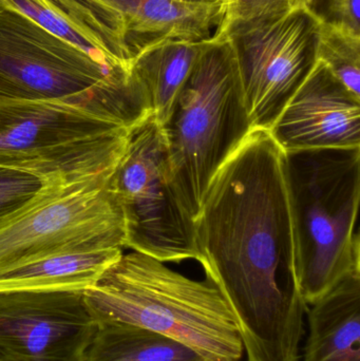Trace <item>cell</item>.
Here are the masks:
<instances>
[{"label": "cell", "instance_id": "obj_1", "mask_svg": "<svg viewBox=\"0 0 360 361\" xmlns=\"http://www.w3.org/2000/svg\"><path fill=\"white\" fill-rule=\"evenodd\" d=\"M205 274L228 299L247 361H300L306 307L295 271L285 152L254 129L194 219Z\"/></svg>", "mask_w": 360, "mask_h": 361}, {"label": "cell", "instance_id": "obj_2", "mask_svg": "<svg viewBox=\"0 0 360 361\" xmlns=\"http://www.w3.org/2000/svg\"><path fill=\"white\" fill-rule=\"evenodd\" d=\"M148 255L123 254L85 290L99 324L139 326L175 339L207 361H240L244 353L236 316L219 286L173 271Z\"/></svg>", "mask_w": 360, "mask_h": 361}, {"label": "cell", "instance_id": "obj_3", "mask_svg": "<svg viewBox=\"0 0 360 361\" xmlns=\"http://www.w3.org/2000/svg\"><path fill=\"white\" fill-rule=\"evenodd\" d=\"M295 271L306 305L360 269V147L285 152Z\"/></svg>", "mask_w": 360, "mask_h": 361}, {"label": "cell", "instance_id": "obj_4", "mask_svg": "<svg viewBox=\"0 0 360 361\" xmlns=\"http://www.w3.org/2000/svg\"><path fill=\"white\" fill-rule=\"evenodd\" d=\"M161 127L169 180L194 220L211 180L254 130L230 38L215 37L200 55Z\"/></svg>", "mask_w": 360, "mask_h": 361}, {"label": "cell", "instance_id": "obj_5", "mask_svg": "<svg viewBox=\"0 0 360 361\" xmlns=\"http://www.w3.org/2000/svg\"><path fill=\"white\" fill-rule=\"evenodd\" d=\"M0 99L71 104L130 129L151 114L131 87L129 73L99 65L1 4Z\"/></svg>", "mask_w": 360, "mask_h": 361}, {"label": "cell", "instance_id": "obj_6", "mask_svg": "<svg viewBox=\"0 0 360 361\" xmlns=\"http://www.w3.org/2000/svg\"><path fill=\"white\" fill-rule=\"evenodd\" d=\"M130 130L71 104L0 99V166L58 186L110 179Z\"/></svg>", "mask_w": 360, "mask_h": 361}, {"label": "cell", "instance_id": "obj_7", "mask_svg": "<svg viewBox=\"0 0 360 361\" xmlns=\"http://www.w3.org/2000/svg\"><path fill=\"white\" fill-rule=\"evenodd\" d=\"M111 186L124 214L125 247L162 262H200L194 220L169 180L166 141L154 114L131 129Z\"/></svg>", "mask_w": 360, "mask_h": 361}, {"label": "cell", "instance_id": "obj_8", "mask_svg": "<svg viewBox=\"0 0 360 361\" xmlns=\"http://www.w3.org/2000/svg\"><path fill=\"white\" fill-rule=\"evenodd\" d=\"M126 228L111 178L51 186L0 224V269L59 252L123 248Z\"/></svg>", "mask_w": 360, "mask_h": 361}, {"label": "cell", "instance_id": "obj_9", "mask_svg": "<svg viewBox=\"0 0 360 361\" xmlns=\"http://www.w3.org/2000/svg\"><path fill=\"white\" fill-rule=\"evenodd\" d=\"M321 14L300 6L243 27L234 42L253 129L270 131L316 63Z\"/></svg>", "mask_w": 360, "mask_h": 361}, {"label": "cell", "instance_id": "obj_10", "mask_svg": "<svg viewBox=\"0 0 360 361\" xmlns=\"http://www.w3.org/2000/svg\"><path fill=\"white\" fill-rule=\"evenodd\" d=\"M82 290L0 292V358L82 361L97 331Z\"/></svg>", "mask_w": 360, "mask_h": 361}, {"label": "cell", "instance_id": "obj_11", "mask_svg": "<svg viewBox=\"0 0 360 361\" xmlns=\"http://www.w3.org/2000/svg\"><path fill=\"white\" fill-rule=\"evenodd\" d=\"M285 152L360 147V99L321 61L268 131Z\"/></svg>", "mask_w": 360, "mask_h": 361}, {"label": "cell", "instance_id": "obj_12", "mask_svg": "<svg viewBox=\"0 0 360 361\" xmlns=\"http://www.w3.org/2000/svg\"><path fill=\"white\" fill-rule=\"evenodd\" d=\"M123 42L131 56L163 40L211 37L221 19L220 1L75 0Z\"/></svg>", "mask_w": 360, "mask_h": 361}, {"label": "cell", "instance_id": "obj_13", "mask_svg": "<svg viewBox=\"0 0 360 361\" xmlns=\"http://www.w3.org/2000/svg\"><path fill=\"white\" fill-rule=\"evenodd\" d=\"M0 4L84 51L99 65L129 73L132 56L126 47L75 0H0Z\"/></svg>", "mask_w": 360, "mask_h": 361}, {"label": "cell", "instance_id": "obj_14", "mask_svg": "<svg viewBox=\"0 0 360 361\" xmlns=\"http://www.w3.org/2000/svg\"><path fill=\"white\" fill-rule=\"evenodd\" d=\"M300 361H360V269L311 305Z\"/></svg>", "mask_w": 360, "mask_h": 361}, {"label": "cell", "instance_id": "obj_15", "mask_svg": "<svg viewBox=\"0 0 360 361\" xmlns=\"http://www.w3.org/2000/svg\"><path fill=\"white\" fill-rule=\"evenodd\" d=\"M202 40L168 39L149 44L135 54L129 69L131 86L163 125L200 55L213 44Z\"/></svg>", "mask_w": 360, "mask_h": 361}, {"label": "cell", "instance_id": "obj_16", "mask_svg": "<svg viewBox=\"0 0 360 361\" xmlns=\"http://www.w3.org/2000/svg\"><path fill=\"white\" fill-rule=\"evenodd\" d=\"M123 255L122 248L59 252L0 269L4 290H85Z\"/></svg>", "mask_w": 360, "mask_h": 361}, {"label": "cell", "instance_id": "obj_17", "mask_svg": "<svg viewBox=\"0 0 360 361\" xmlns=\"http://www.w3.org/2000/svg\"><path fill=\"white\" fill-rule=\"evenodd\" d=\"M82 361H207L170 337L128 324H99Z\"/></svg>", "mask_w": 360, "mask_h": 361}, {"label": "cell", "instance_id": "obj_18", "mask_svg": "<svg viewBox=\"0 0 360 361\" xmlns=\"http://www.w3.org/2000/svg\"><path fill=\"white\" fill-rule=\"evenodd\" d=\"M317 61L360 99V33L321 15L317 31Z\"/></svg>", "mask_w": 360, "mask_h": 361}, {"label": "cell", "instance_id": "obj_19", "mask_svg": "<svg viewBox=\"0 0 360 361\" xmlns=\"http://www.w3.org/2000/svg\"><path fill=\"white\" fill-rule=\"evenodd\" d=\"M221 19L215 37L225 39L243 27L264 23L287 14L300 6L302 0H219Z\"/></svg>", "mask_w": 360, "mask_h": 361}, {"label": "cell", "instance_id": "obj_20", "mask_svg": "<svg viewBox=\"0 0 360 361\" xmlns=\"http://www.w3.org/2000/svg\"><path fill=\"white\" fill-rule=\"evenodd\" d=\"M50 185L39 177L0 166V224L33 204Z\"/></svg>", "mask_w": 360, "mask_h": 361}, {"label": "cell", "instance_id": "obj_21", "mask_svg": "<svg viewBox=\"0 0 360 361\" xmlns=\"http://www.w3.org/2000/svg\"><path fill=\"white\" fill-rule=\"evenodd\" d=\"M323 17L360 33V0H327V15Z\"/></svg>", "mask_w": 360, "mask_h": 361}, {"label": "cell", "instance_id": "obj_22", "mask_svg": "<svg viewBox=\"0 0 360 361\" xmlns=\"http://www.w3.org/2000/svg\"><path fill=\"white\" fill-rule=\"evenodd\" d=\"M182 1L198 2V4H213V2H218L219 0H182Z\"/></svg>", "mask_w": 360, "mask_h": 361}, {"label": "cell", "instance_id": "obj_23", "mask_svg": "<svg viewBox=\"0 0 360 361\" xmlns=\"http://www.w3.org/2000/svg\"><path fill=\"white\" fill-rule=\"evenodd\" d=\"M302 1H304V4H306V6H309V8H312L313 4H314L317 0H302Z\"/></svg>", "mask_w": 360, "mask_h": 361}, {"label": "cell", "instance_id": "obj_24", "mask_svg": "<svg viewBox=\"0 0 360 361\" xmlns=\"http://www.w3.org/2000/svg\"><path fill=\"white\" fill-rule=\"evenodd\" d=\"M0 361H4V360H2L1 358H0Z\"/></svg>", "mask_w": 360, "mask_h": 361}]
</instances>
